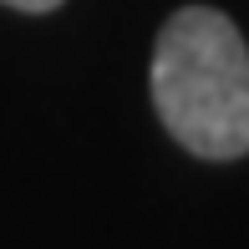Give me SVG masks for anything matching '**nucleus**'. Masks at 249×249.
Listing matches in <instances>:
<instances>
[{
    "mask_svg": "<svg viewBox=\"0 0 249 249\" xmlns=\"http://www.w3.org/2000/svg\"><path fill=\"white\" fill-rule=\"evenodd\" d=\"M153 107L194 158L249 153V46L224 10L183 5L153 46Z\"/></svg>",
    "mask_w": 249,
    "mask_h": 249,
    "instance_id": "1",
    "label": "nucleus"
},
{
    "mask_svg": "<svg viewBox=\"0 0 249 249\" xmlns=\"http://www.w3.org/2000/svg\"><path fill=\"white\" fill-rule=\"evenodd\" d=\"M0 5H10V10H31V16H46V10H56L61 0H0Z\"/></svg>",
    "mask_w": 249,
    "mask_h": 249,
    "instance_id": "2",
    "label": "nucleus"
}]
</instances>
